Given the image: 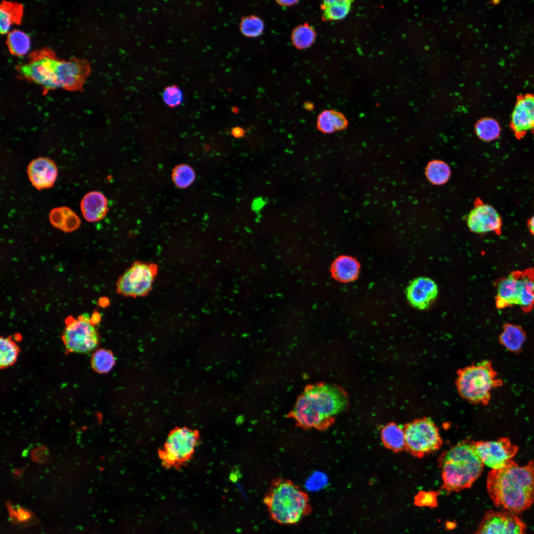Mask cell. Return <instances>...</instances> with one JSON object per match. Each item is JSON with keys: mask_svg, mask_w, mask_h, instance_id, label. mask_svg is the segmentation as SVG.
Masks as SVG:
<instances>
[{"mask_svg": "<svg viewBox=\"0 0 534 534\" xmlns=\"http://www.w3.org/2000/svg\"><path fill=\"white\" fill-rule=\"evenodd\" d=\"M348 406V395L340 387L325 383L310 385L298 397L287 417L304 429L324 430Z\"/></svg>", "mask_w": 534, "mask_h": 534, "instance_id": "cell-1", "label": "cell"}, {"mask_svg": "<svg viewBox=\"0 0 534 534\" xmlns=\"http://www.w3.org/2000/svg\"><path fill=\"white\" fill-rule=\"evenodd\" d=\"M16 69L21 77L40 85L44 91L60 88L80 90L90 71L87 60H61L47 49L34 52L29 60L17 65Z\"/></svg>", "mask_w": 534, "mask_h": 534, "instance_id": "cell-2", "label": "cell"}, {"mask_svg": "<svg viewBox=\"0 0 534 534\" xmlns=\"http://www.w3.org/2000/svg\"><path fill=\"white\" fill-rule=\"evenodd\" d=\"M488 493L494 505L515 514L534 502V461L520 466L512 460L505 467L491 469L487 479Z\"/></svg>", "mask_w": 534, "mask_h": 534, "instance_id": "cell-3", "label": "cell"}, {"mask_svg": "<svg viewBox=\"0 0 534 534\" xmlns=\"http://www.w3.org/2000/svg\"><path fill=\"white\" fill-rule=\"evenodd\" d=\"M442 488L458 492L470 488L481 476L484 466L473 442L463 441L444 451L439 458Z\"/></svg>", "mask_w": 534, "mask_h": 534, "instance_id": "cell-4", "label": "cell"}, {"mask_svg": "<svg viewBox=\"0 0 534 534\" xmlns=\"http://www.w3.org/2000/svg\"><path fill=\"white\" fill-rule=\"evenodd\" d=\"M264 502L270 517L283 525L296 524L312 511L308 494L292 481L284 479L273 481Z\"/></svg>", "mask_w": 534, "mask_h": 534, "instance_id": "cell-5", "label": "cell"}, {"mask_svg": "<svg viewBox=\"0 0 534 534\" xmlns=\"http://www.w3.org/2000/svg\"><path fill=\"white\" fill-rule=\"evenodd\" d=\"M457 374L455 383L460 396L474 404L488 405L491 390L503 385L490 360L460 369Z\"/></svg>", "mask_w": 534, "mask_h": 534, "instance_id": "cell-6", "label": "cell"}, {"mask_svg": "<svg viewBox=\"0 0 534 534\" xmlns=\"http://www.w3.org/2000/svg\"><path fill=\"white\" fill-rule=\"evenodd\" d=\"M405 448L409 453L422 458L441 448L443 441L439 429L429 418L415 419L403 426Z\"/></svg>", "mask_w": 534, "mask_h": 534, "instance_id": "cell-7", "label": "cell"}, {"mask_svg": "<svg viewBox=\"0 0 534 534\" xmlns=\"http://www.w3.org/2000/svg\"><path fill=\"white\" fill-rule=\"evenodd\" d=\"M199 440V432L188 427H178L169 434L159 451L163 465L178 467L191 458Z\"/></svg>", "mask_w": 534, "mask_h": 534, "instance_id": "cell-8", "label": "cell"}, {"mask_svg": "<svg viewBox=\"0 0 534 534\" xmlns=\"http://www.w3.org/2000/svg\"><path fill=\"white\" fill-rule=\"evenodd\" d=\"M61 339L68 353H89L97 348L99 342V334L88 314L77 318L68 317Z\"/></svg>", "mask_w": 534, "mask_h": 534, "instance_id": "cell-9", "label": "cell"}, {"mask_svg": "<svg viewBox=\"0 0 534 534\" xmlns=\"http://www.w3.org/2000/svg\"><path fill=\"white\" fill-rule=\"evenodd\" d=\"M158 270L155 263L134 262L118 278L117 292L126 297H142L151 290Z\"/></svg>", "mask_w": 534, "mask_h": 534, "instance_id": "cell-10", "label": "cell"}, {"mask_svg": "<svg viewBox=\"0 0 534 534\" xmlns=\"http://www.w3.org/2000/svg\"><path fill=\"white\" fill-rule=\"evenodd\" d=\"M475 450L483 464L499 469L507 465L515 456L518 447L509 439L502 437L493 441L473 442Z\"/></svg>", "mask_w": 534, "mask_h": 534, "instance_id": "cell-11", "label": "cell"}, {"mask_svg": "<svg viewBox=\"0 0 534 534\" xmlns=\"http://www.w3.org/2000/svg\"><path fill=\"white\" fill-rule=\"evenodd\" d=\"M526 529V525L516 514L489 510L473 534H525Z\"/></svg>", "mask_w": 534, "mask_h": 534, "instance_id": "cell-12", "label": "cell"}, {"mask_svg": "<svg viewBox=\"0 0 534 534\" xmlns=\"http://www.w3.org/2000/svg\"><path fill=\"white\" fill-rule=\"evenodd\" d=\"M469 229L476 233L493 232L499 236L502 234V221L497 211L491 205L479 199L467 217Z\"/></svg>", "mask_w": 534, "mask_h": 534, "instance_id": "cell-13", "label": "cell"}, {"mask_svg": "<svg viewBox=\"0 0 534 534\" xmlns=\"http://www.w3.org/2000/svg\"><path fill=\"white\" fill-rule=\"evenodd\" d=\"M510 127L515 137L521 139L529 132L534 133V94L517 96L511 114Z\"/></svg>", "mask_w": 534, "mask_h": 534, "instance_id": "cell-14", "label": "cell"}, {"mask_svg": "<svg viewBox=\"0 0 534 534\" xmlns=\"http://www.w3.org/2000/svg\"><path fill=\"white\" fill-rule=\"evenodd\" d=\"M438 294L437 284L432 279L419 277L413 280L407 287L406 298L415 308L425 310L436 299Z\"/></svg>", "mask_w": 534, "mask_h": 534, "instance_id": "cell-15", "label": "cell"}, {"mask_svg": "<svg viewBox=\"0 0 534 534\" xmlns=\"http://www.w3.org/2000/svg\"><path fill=\"white\" fill-rule=\"evenodd\" d=\"M27 173L31 183L38 190L53 186L58 175L54 162L45 157L32 160L28 166Z\"/></svg>", "mask_w": 534, "mask_h": 534, "instance_id": "cell-16", "label": "cell"}, {"mask_svg": "<svg viewBox=\"0 0 534 534\" xmlns=\"http://www.w3.org/2000/svg\"><path fill=\"white\" fill-rule=\"evenodd\" d=\"M521 270H513L495 283V306L498 309L517 306L516 288Z\"/></svg>", "mask_w": 534, "mask_h": 534, "instance_id": "cell-17", "label": "cell"}, {"mask_svg": "<svg viewBox=\"0 0 534 534\" xmlns=\"http://www.w3.org/2000/svg\"><path fill=\"white\" fill-rule=\"evenodd\" d=\"M81 210L84 219L89 222L101 220L108 211V201L102 193L93 191L87 193L80 203Z\"/></svg>", "mask_w": 534, "mask_h": 534, "instance_id": "cell-18", "label": "cell"}, {"mask_svg": "<svg viewBox=\"0 0 534 534\" xmlns=\"http://www.w3.org/2000/svg\"><path fill=\"white\" fill-rule=\"evenodd\" d=\"M517 306L524 313L534 309V267L521 271L517 286Z\"/></svg>", "mask_w": 534, "mask_h": 534, "instance_id": "cell-19", "label": "cell"}, {"mask_svg": "<svg viewBox=\"0 0 534 534\" xmlns=\"http://www.w3.org/2000/svg\"><path fill=\"white\" fill-rule=\"evenodd\" d=\"M527 339L524 329L520 325L506 322L502 326V331L498 337L499 343L508 351L518 354Z\"/></svg>", "mask_w": 534, "mask_h": 534, "instance_id": "cell-20", "label": "cell"}, {"mask_svg": "<svg viewBox=\"0 0 534 534\" xmlns=\"http://www.w3.org/2000/svg\"><path fill=\"white\" fill-rule=\"evenodd\" d=\"M348 122L345 116L334 110L321 112L317 119V128L324 134H330L345 129Z\"/></svg>", "mask_w": 534, "mask_h": 534, "instance_id": "cell-21", "label": "cell"}, {"mask_svg": "<svg viewBox=\"0 0 534 534\" xmlns=\"http://www.w3.org/2000/svg\"><path fill=\"white\" fill-rule=\"evenodd\" d=\"M23 5L17 2L3 1L0 7V32L2 34L9 32L11 26L20 22L23 14Z\"/></svg>", "mask_w": 534, "mask_h": 534, "instance_id": "cell-22", "label": "cell"}, {"mask_svg": "<svg viewBox=\"0 0 534 534\" xmlns=\"http://www.w3.org/2000/svg\"><path fill=\"white\" fill-rule=\"evenodd\" d=\"M381 436L387 448L395 452H400L405 448L403 427L396 423H390L385 426L381 430Z\"/></svg>", "mask_w": 534, "mask_h": 534, "instance_id": "cell-23", "label": "cell"}, {"mask_svg": "<svg viewBox=\"0 0 534 534\" xmlns=\"http://www.w3.org/2000/svg\"><path fill=\"white\" fill-rule=\"evenodd\" d=\"M352 1L350 0H324L321 5L324 20L343 19L348 14Z\"/></svg>", "mask_w": 534, "mask_h": 534, "instance_id": "cell-24", "label": "cell"}, {"mask_svg": "<svg viewBox=\"0 0 534 534\" xmlns=\"http://www.w3.org/2000/svg\"><path fill=\"white\" fill-rule=\"evenodd\" d=\"M332 270L334 275L338 279L343 281H351L357 275L358 265L351 257H342L335 262Z\"/></svg>", "mask_w": 534, "mask_h": 534, "instance_id": "cell-25", "label": "cell"}, {"mask_svg": "<svg viewBox=\"0 0 534 534\" xmlns=\"http://www.w3.org/2000/svg\"><path fill=\"white\" fill-rule=\"evenodd\" d=\"M6 44L11 54L22 56L29 50L31 42L29 36L26 33L19 30H14L8 33Z\"/></svg>", "mask_w": 534, "mask_h": 534, "instance_id": "cell-26", "label": "cell"}, {"mask_svg": "<svg viewBox=\"0 0 534 534\" xmlns=\"http://www.w3.org/2000/svg\"><path fill=\"white\" fill-rule=\"evenodd\" d=\"M0 367L1 369L12 365L17 360L20 349L10 337H0Z\"/></svg>", "mask_w": 534, "mask_h": 534, "instance_id": "cell-27", "label": "cell"}, {"mask_svg": "<svg viewBox=\"0 0 534 534\" xmlns=\"http://www.w3.org/2000/svg\"><path fill=\"white\" fill-rule=\"evenodd\" d=\"M92 369L98 373H107L113 367L115 358L113 353L106 349L96 350L91 358Z\"/></svg>", "mask_w": 534, "mask_h": 534, "instance_id": "cell-28", "label": "cell"}, {"mask_svg": "<svg viewBox=\"0 0 534 534\" xmlns=\"http://www.w3.org/2000/svg\"><path fill=\"white\" fill-rule=\"evenodd\" d=\"M316 34L314 29L305 23L296 27L291 34L293 44L297 48L305 49L314 42Z\"/></svg>", "mask_w": 534, "mask_h": 534, "instance_id": "cell-29", "label": "cell"}, {"mask_svg": "<svg viewBox=\"0 0 534 534\" xmlns=\"http://www.w3.org/2000/svg\"><path fill=\"white\" fill-rule=\"evenodd\" d=\"M476 132L478 136L485 141H491L497 138L500 133V127L494 119L486 118L481 119L476 125Z\"/></svg>", "mask_w": 534, "mask_h": 534, "instance_id": "cell-30", "label": "cell"}, {"mask_svg": "<svg viewBox=\"0 0 534 534\" xmlns=\"http://www.w3.org/2000/svg\"><path fill=\"white\" fill-rule=\"evenodd\" d=\"M450 174L448 166L442 161H432L428 164L426 169L428 178L436 184H441L445 182L448 179Z\"/></svg>", "mask_w": 534, "mask_h": 534, "instance_id": "cell-31", "label": "cell"}, {"mask_svg": "<svg viewBox=\"0 0 534 534\" xmlns=\"http://www.w3.org/2000/svg\"><path fill=\"white\" fill-rule=\"evenodd\" d=\"M239 28L244 36L249 38H256L262 34L265 25L263 20L259 17L249 15L241 19Z\"/></svg>", "mask_w": 534, "mask_h": 534, "instance_id": "cell-32", "label": "cell"}, {"mask_svg": "<svg viewBox=\"0 0 534 534\" xmlns=\"http://www.w3.org/2000/svg\"><path fill=\"white\" fill-rule=\"evenodd\" d=\"M193 170L188 165L181 164L176 167L172 173V179L178 187L186 188L193 182L195 179Z\"/></svg>", "mask_w": 534, "mask_h": 534, "instance_id": "cell-33", "label": "cell"}, {"mask_svg": "<svg viewBox=\"0 0 534 534\" xmlns=\"http://www.w3.org/2000/svg\"><path fill=\"white\" fill-rule=\"evenodd\" d=\"M440 493L439 491H419L414 497V504L419 507H436Z\"/></svg>", "mask_w": 534, "mask_h": 534, "instance_id": "cell-34", "label": "cell"}, {"mask_svg": "<svg viewBox=\"0 0 534 534\" xmlns=\"http://www.w3.org/2000/svg\"><path fill=\"white\" fill-rule=\"evenodd\" d=\"M81 220L78 216L70 208L65 206V216L61 230L65 233L73 232L79 228Z\"/></svg>", "mask_w": 534, "mask_h": 534, "instance_id": "cell-35", "label": "cell"}, {"mask_svg": "<svg viewBox=\"0 0 534 534\" xmlns=\"http://www.w3.org/2000/svg\"><path fill=\"white\" fill-rule=\"evenodd\" d=\"M163 98L168 105L175 107L181 102L182 93L178 87L171 86L165 88L163 93Z\"/></svg>", "mask_w": 534, "mask_h": 534, "instance_id": "cell-36", "label": "cell"}, {"mask_svg": "<svg viewBox=\"0 0 534 534\" xmlns=\"http://www.w3.org/2000/svg\"><path fill=\"white\" fill-rule=\"evenodd\" d=\"M65 206L52 209L49 215L50 222L54 227L61 230L65 216Z\"/></svg>", "mask_w": 534, "mask_h": 534, "instance_id": "cell-37", "label": "cell"}, {"mask_svg": "<svg viewBox=\"0 0 534 534\" xmlns=\"http://www.w3.org/2000/svg\"><path fill=\"white\" fill-rule=\"evenodd\" d=\"M244 134L245 131L241 128L238 127L233 128L231 130V134L236 138L243 136Z\"/></svg>", "mask_w": 534, "mask_h": 534, "instance_id": "cell-38", "label": "cell"}, {"mask_svg": "<svg viewBox=\"0 0 534 534\" xmlns=\"http://www.w3.org/2000/svg\"><path fill=\"white\" fill-rule=\"evenodd\" d=\"M527 226L530 233L534 238V215L528 220Z\"/></svg>", "mask_w": 534, "mask_h": 534, "instance_id": "cell-39", "label": "cell"}, {"mask_svg": "<svg viewBox=\"0 0 534 534\" xmlns=\"http://www.w3.org/2000/svg\"><path fill=\"white\" fill-rule=\"evenodd\" d=\"M277 2L278 4L283 6H288L292 5L297 2L296 0H279Z\"/></svg>", "mask_w": 534, "mask_h": 534, "instance_id": "cell-40", "label": "cell"}]
</instances>
